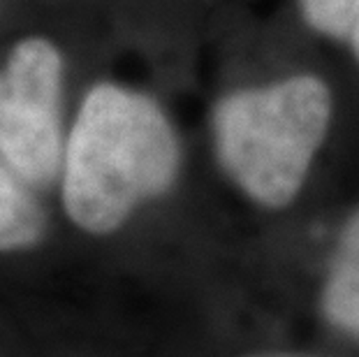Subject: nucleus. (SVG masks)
Wrapping results in <instances>:
<instances>
[{"mask_svg":"<svg viewBox=\"0 0 359 357\" xmlns=\"http://www.w3.org/2000/svg\"><path fill=\"white\" fill-rule=\"evenodd\" d=\"M179 147L154 100L100 83L90 88L65 151L63 202L81 230L114 232L135 207L177 179Z\"/></svg>","mask_w":359,"mask_h":357,"instance_id":"f257e3e1","label":"nucleus"},{"mask_svg":"<svg viewBox=\"0 0 359 357\" xmlns=\"http://www.w3.org/2000/svg\"><path fill=\"white\" fill-rule=\"evenodd\" d=\"M332 116V95L316 77L227 95L213 114L218 158L248 197L285 207L309 174Z\"/></svg>","mask_w":359,"mask_h":357,"instance_id":"f03ea898","label":"nucleus"},{"mask_svg":"<svg viewBox=\"0 0 359 357\" xmlns=\"http://www.w3.org/2000/svg\"><path fill=\"white\" fill-rule=\"evenodd\" d=\"M63 58L49 40L28 37L0 70V151L30 186L47 188L58 177Z\"/></svg>","mask_w":359,"mask_h":357,"instance_id":"7ed1b4c3","label":"nucleus"},{"mask_svg":"<svg viewBox=\"0 0 359 357\" xmlns=\"http://www.w3.org/2000/svg\"><path fill=\"white\" fill-rule=\"evenodd\" d=\"M44 234V214L10 172L0 165V253L35 246Z\"/></svg>","mask_w":359,"mask_h":357,"instance_id":"20e7f679","label":"nucleus"},{"mask_svg":"<svg viewBox=\"0 0 359 357\" xmlns=\"http://www.w3.org/2000/svg\"><path fill=\"white\" fill-rule=\"evenodd\" d=\"M323 309L336 328L359 334V257L336 255Z\"/></svg>","mask_w":359,"mask_h":357,"instance_id":"39448f33","label":"nucleus"},{"mask_svg":"<svg viewBox=\"0 0 359 357\" xmlns=\"http://www.w3.org/2000/svg\"><path fill=\"white\" fill-rule=\"evenodd\" d=\"M304 19L318 30L343 40L359 26V0H299Z\"/></svg>","mask_w":359,"mask_h":357,"instance_id":"423d86ee","label":"nucleus"},{"mask_svg":"<svg viewBox=\"0 0 359 357\" xmlns=\"http://www.w3.org/2000/svg\"><path fill=\"white\" fill-rule=\"evenodd\" d=\"M339 255H348V257H359V214L350 220L346 232L341 237V246H339Z\"/></svg>","mask_w":359,"mask_h":357,"instance_id":"0eeeda50","label":"nucleus"},{"mask_svg":"<svg viewBox=\"0 0 359 357\" xmlns=\"http://www.w3.org/2000/svg\"><path fill=\"white\" fill-rule=\"evenodd\" d=\"M350 40H353V47H355V54H357V58H359V26L355 28V33H353V37H350Z\"/></svg>","mask_w":359,"mask_h":357,"instance_id":"6e6552de","label":"nucleus"}]
</instances>
